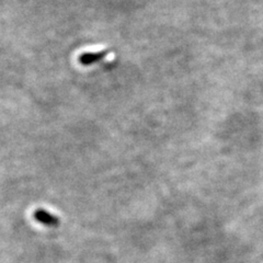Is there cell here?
I'll return each instance as SVG.
<instances>
[{"label":"cell","instance_id":"cell-2","mask_svg":"<svg viewBox=\"0 0 263 263\" xmlns=\"http://www.w3.org/2000/svg\"><path fill=\"white\" fill-rule=\"evenodd\" d=\"M104 56L103 52H89V53H84L82 55H80L79 57V62L82 65H92L95 63H97L98 61H100L102 57Z\"/></svg>","mask_w":263,"mask_h":263},{"label":"cell","instance_id":"cell-1","mask_svg":"<svg viewBox=\"0 0 263 263\" xmlns=\"http://www.w3.org/2000/svg\"><path fill=\"white\" fill-rule=\"evenodd\" d=\"M33 217L40 224L48 227H57L61 224V219L57 217L54 214L47 212L44 209H36L33 212Z\"/></svg>","mask_w":263,"mask_h":263}]
</instances>
